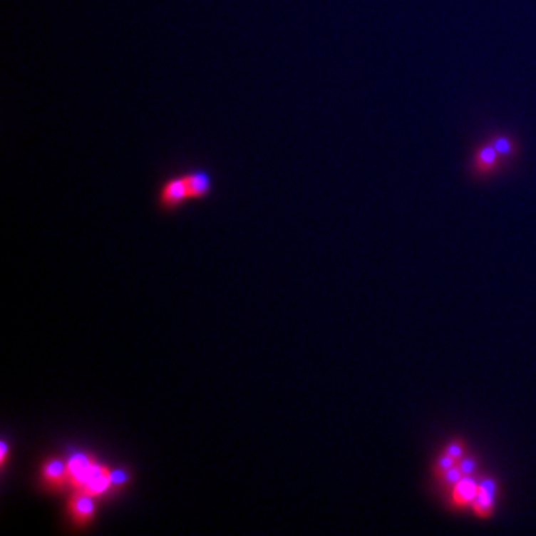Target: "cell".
<instances>
[{
    "mask_svg": "<svg viewBox=\"0 0 536 536\" xmlns=\"http://www.w3.org/2000/svg\"><path fill=\"white\" fill-rule=\"evenodd\" d=\"M66 462L72 489L94 498L103 496L110 489L120 488L127 481V475L123 471H112L108 466L97 463L91 456L83 453H75Z\"/></svg>",
    "mask_w": 536,
    "mask_h": 536,
    "instance_id": "obj_1",
    "label": "cell"
},
{
    "mask_svg": "<svg viewBox=\"0 0 536 536\" xmlns=\"http://www.w3.org/2000/svg\"><path fill=\"white\" fill-rule=\"evenodd\" d=\"M511 165L512 164L500 153V149L498 148L492 134H489L488 138L474 146L468 167L469 173H471L474 179L483 180L496 176L502 172V169Z\"/></svg>",
    "mask_w": 536,
    "mask_h": 536,
    "instance_id": "obj_2",
    "label": "cell"
},
{
    "mask_svg": "<svg viewBox=\"0 0 536 536\" xmlns=\"http://www.w3.org/2000/svg\"><path fill=\"white\" fill-rule=\"evenodd\" d=\"M190 201L188 190L183 175L167 177L158 190L157 203L163 212H175Z\"/></svg>",
    "mask_w": 536,
    "mask_h": 536,
    "instance_id": "obj_3",
    "label": "cell"
},
{
    "mask_svg": "<svg viewBox=\"0 0 536 536\" xmlns=\"http://www.w3.org/2000/svg\"><path fill=\"white\" fill-rule=\"evenodd\" d=\"M499 489H500L499 481L495 477L492 475L480 477L477 496L473 500L471 507H469L471 512L477 515L478 518H490L496 508Z\"/></svg>",
    "mask_w": 536,
    "mask_h": 536,
    "instance_id": "obj_4",
    "label": "cell"
},
{
    "mask_svg": "<svg viewBox=\"0 0 536 536\" xmlns=\"http://www.w3.org/2000/svg\"><path fill=\"white\" fill-rule=\"evenodd\" d=\"M480 475H465L453 488L448 489V505L451 510L462 511L469 508L478 492Z\"/></svg>",
    "mask_w": 536,
    "mask_h": 536,
    "instance_id": "obj_5",
    "label": "cell"
},
{
    "mask_svg": "<svg viewBox=\"0 0 536 536\" xmlns=\"http://www.w3.org/2000/svg\"><path fill=\"white\" fill-rule=\"evenodd\" d=\"M94 496L75 490V493L67 500V512H69L73 525L83 527L88 526L94 520L96 502Z\"/></svg>",
    "mask_w": 536,
    "mask_h": 536,
    "instance_id": "obj_6",
    "label": "cell"
},
{
    "mask_svg": "<svg viewBox=\"0 0 536 536\" xmlns=\"http://www.w3.org/2000/svg\"><path fill=\"white\" fill-rule=\"evenodd\" d=\"M182 175L187 183L190 201H200L210 195L213 190V180H212L210 173L206 169L194 167V169H190Z\"/></svg>",
    "mask_w": 536,
    "mask_h": 536,
    "instance_id": "obj_7",
    "label": "cell"
},
{
    "mask_svg": "<svg viewBox=\"0 0 536 536\" xmlns=\"http://www.w3.org/2000/svg\"><path fill=\"white\" fill-rule=\"evenodd\" d=\"M41 478L49 490H61L66 484H69L67 462L57 458L46 459L41 468Z\"/></svg>",
    "mask_w": 536,
    "mask_h": 536,
    "instance_id": "obj_8",
    "label": "cell"
},
{
    "mask_svg": "<svg viewBox=\"0 0 536 536\" xmlns=\"http://www.w3.org/2000/svg\"><path fill=\"white\" fill-rule=\"evenodd\" d=\"M463 477H465V475H463V473H462V469H460L459 463H456L453 468H450L448 471H445L444 474L438 475L437 478H438V481H440V484H441V488L448 490L450 488H453V485H455L460 478H463Z\"/></svg>",
    "mask_w": 536,
    "mask_h": 536,
    "instance_id": "obj_9",
    "label": "cell"
},
{
    "mask_svg": "<svg viewBox=\"0 0 536 536\" xmlns=\"http://www.w3.org/2000/svg\"><path fill=\"white\" fill-rule=\"evenodd\" d=\"M456 463H458V460L455 458H451L450 455L445 453V451H443V453L437 459H435L433 475L438 477V475L444 474L445 471H448L450 468H453Z\"/></svg>",
    "mask_w": 536,
    "mask_h": 536,
    "instance_id": "obj_10",
    "label": "cell"
},
{
    "mask_svg": "<svg viewBox=\"0 0 536 536\" xmlns=\"http://www.w3.org/2000/svg\"><path fill=\"white\" fill-rule=\"evenodd\" d=\"M443 451H445V453L450 455L451 458H455L458 462H459L463 456L468 455V453H466V443H465L463 440H459V438L451 440V441L444 447Z\"/></svg>",
    "mask_w": 536,
    "mask_h": 536,
    "instance_id": "obj_11",
    "label": "cell"
},
{
    "mask_svg": "<svg viewBox=\"0 0 536 536\" xmlns=\"http://www.w3.org/2000/svg\"><path fill=\"white\" fill-rule=\"evenodd\" d=\"M463 475H478V460L474 456H463L459 462Z\"/></svg>",
    "mask_w": 536,
    "mask_h": 536,
    "instance_id": "obj_12",
    "label": "cell"
},
{
    "mask_svg": "<svg viewBox=\"0 0 536 536\" xmlns=\"http://www.w3.org/2000/svg\"><path fill=\"white\" fill-rule=\"evenodd\" d=\"M8 444H6V441L4 440L2 441V456H0V463H2V468H5L6 466V463H8Z\"/></svg>",
    "mask_w": 536,
    "mask_h": 536,
    "instance_id": "obj_13",
    "label": "cell"
}]
</instances>
